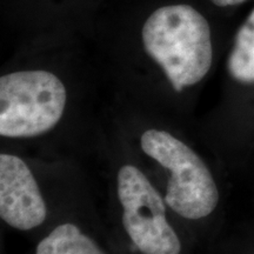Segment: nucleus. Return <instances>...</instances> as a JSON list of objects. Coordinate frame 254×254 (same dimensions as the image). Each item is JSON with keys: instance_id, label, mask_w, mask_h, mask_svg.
<instances>
[{"instance_id": "f257e3e1", "label": "nucleus", "mask_w": 254, "mask_h": 254, "mask_svg": "<svg viewBox=\"0 0 254 254\" xmlns=\"http://www.w3.org/2000/svg\"><path fill=\"white\" fill-rule=\"evenodd\" d=\"M114 127V134L147 168L182 226L214 213L220 202L217 180L186 138L184 123L128 120Z\"/></svg>"}, {"instance_id": "f03ea898", "label": "nucleus", "mask_w": 254, "mask_h": 254, "mask_svg": "<svg viewBox=\"0 0 254 254\" xmlns=\"http://www.w3.org/2000/svg\"><path fill=\"white\" fill-rule=\"evenodd\" d=\"M91 202L80 172L69 160H45L2 145L0 219L19 232L47 228L62 215Z\"/></svg>"}, {"instance_id": "7ed1b4c3", "label": "nucleus", "mask_w": 254, "mask_h": 254, "mask_svg": "<svg viewBox=\"0 0 254 254\" xmlns=\"http://www.w3.org/2000/svg\"><path fill=\"white\" fill-rule=\"evenodd\" d=\"M110 144L111 221L116 222L139 254H183L182 225L171 212L158 184L116 134Z\"/></svg>"}, {"instance_id": "20e7f679", "label": "nucleus", "mask_w": 254, "mask_h": 254, "mask_svg": "<svg viewBox=\"0 0 254 254\" xmlns=\"http://www.w3.org/2000/svg\"><path fill=\"white\" fill-rule=\"evenodd\" d=\"M68 91L56 73L19 69L0 77L2 145L51 146L68 128Z\"/></svg>"}, {"instance_id": "39448f33", "label": "nucleus", "mask_w": 254, "mask_h": 254, "mask_svg": "<svg viewBox=\"0 0 254 254\" xmlns=\"http://www.w3.org/2000/svg\"><path fill=\"white\" fill-rule=\"evenodd\" d=\"M141 40L146 55L178 94L202 81L212 67L211 27L192 6L155 9L144 24Z\"/></svg>"}, {"instance_id": "423d86ee", "label": "nucleus", "mask_w": 254, "mask_h": 254, "mask_svg": "<svg viewBox=\"0 0 254 254\" xmlns=\"http://www.w3.org/2000/svg\"><path fill=\"white\" fill-rule=\"evenodd\" d=\"M98 219L92 202L62 215L44 231L34 254H110L92 231Z\"/></svg>"}, {"instance_id": "0eeeda50", "label": "nucleus", "mask_w": 254, "mask_h": 254, "mask_svg": "<svg viewBox=\"0 0 254 254\" xmlns=\"http://www.w3.org/2000/svg\"><path fill=\"white\" fill-rule=\"evenodd\" d=\"M227 72L241 85L254 84V9L237 32L227 58Z\"/></svg>"}, {"instance_id": "6e6552de", "label": "nucleus", "mask_w": 254, "mask_h": 254, "mask_svg": "<svg viewBox=\"0 0 254 254\" xmlns=\"http://www.w3.org/2000/svg\"><path fill=\"white\" fill-rule=\"evenodd\" d=\"M214 5L219 6V7H227V6H236L239 4H243L246 0H211Z\"/></svg>"}]
</instances>
